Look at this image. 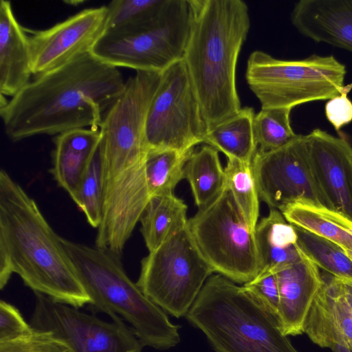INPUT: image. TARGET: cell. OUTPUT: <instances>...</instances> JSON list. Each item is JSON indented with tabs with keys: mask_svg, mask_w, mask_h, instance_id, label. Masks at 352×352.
<instances>
[{
	"mask_svg": "<svg viewBox=\"0 0 352 352\" xmlns=\"http://www.w3.org/2000/svg\"><path fill=\"white\" fill-rule=\"evenodd\" d=\"M330 349L333 351V352H352L348 346L338 344H333Z\"/></svg>",
	"mask_w": 352,
	"mask_h": 352,
	"instance_id": "36",
	"label": "cell"
},
{
	"mask_svg": "<svg viewBox=\"0 0 352 352\" xmlns=\"http://www.w3.org/2000/svg\"><path fill=\"white\" fill-rule=\"evenodd\" d=\"M107 7L84 9L53 26L31 30V69L36 76L89 53L106 30Z\"/></svg>",
	"mask_w": 352,
	"mask_h": 352,
	"instance_id": "13",
	"label": "cell"
},
{
	"mask_svg": "<svg viewBox=\"0 0 352 352\" xmlns=\"http://www.w3.org/2000/svg\"><path fill=\"white\" fill-rule=\"evenodd\" d=\"M184 178L190 186L199 208L212 202L227 187L219 151L207 144L193 150L185 164Z\"/></svg>",
	"mask_w": 352,
	"mask_h": 352,
	"instance_id": "24",
	"label": "cell"
},
{
	"mask_svg": "<svg viewBox=\"0 0 352 352\" xmlns=\"http://www.w3.org/2000/svg\"><path fill=\"white\" fill-rule=\"evenodd\" d=\"M213 273L186 226L142 260L136 283L166 313L180 318L186 316Z\"/></svg>",
	"mask_w": 352,
	"mask_h": 352,
	"instance_id": "9",
	"label": "cell"
},
{
	"mask_svg": "<svg viewBox=\"0 0 352 352\" xmlns=\"http://www.w3.org/2000/svg\"><path fill=\"white\" fill-rule=\"evenodd\" d=\"M118 68L90 52L36 75L0 107L4 131L18 142L37 135H58L98 128L124 90Z\"/></svg>",
	"mask_w": 352,
	"mask_h": 352,
	"instance_id": "1",
	"label": "cell"
},
{
	"mask_svg": "<svg viewBox=\"0 0 352 352\" xmlns=\"http://www.w3.org/2000/svg\"><path fill=\"white\" fill-rule=\"evenodd\" d=\"M322 278L305 321V333L320 347L330 349L338 344L352 351V309L344 298L341 280L330 274Z\"/></svg>",
	"mask_w": 352,
	"mask_h": 352,
	"instance_id": "16",
	"label": "cell"
},
{
	"mask_svg": "<svg viewBox=\"0 0 352 352\" xmlns=\"http://www.w3.org/2000/svg\"><path fill=\"white\" fill-rule=\"evenodd\" d=\"M274 271L278 287L281 330L287 336L300 335L305 333L308 313L323 284L322 276L304 255L299 261Z\"/></svg>",
	"mask_w": 352,
	"mask_h": 352,
	"instance_id": "15",
	"label": "cell"
},
{
	"mask_svg": "<svg viewBox=\"0 0 352 352\" xmlns=\"http://www.w3.org/2000/svg\"><path fill=\"white\" fill-rule=\"evenodd\" d=\"M98 128L69 130L54 140L50 172L57 184L74 199L100 142Z\"/></svg>",
	"mask_w": 352,
	"mask_h": 352,
	"instance_id": "19",
	"label": "cell"
},
{
	"mask_svg": "<svg viewBox=\"0 0 352 352\" xmlns=\"http://www.w3.org/2000/svg\"><path fill=\"white\" fill-rule=\"evenodd\" d=\"M252 107H245L234 116L209 129L204 143L234 159L252 164L258 146L254 132Z\"/></svg>",
	"mask_w": 352,
	"mask_h": 352,
	"instance_id": "22",
	"label": "cell"
},
{
	"mask_svg": "<svg viewBox=\"0 0 352 352\" xmlns=\"http://www.w3.org/2000/svg\"><path fill=\"white\" fill-rule=\"evenodd\" d=\"M102 200V168L98 146L73 199L94 228L98 229L101 223Z\"/></svg>",
	"mask_w": 352,
	"mask_h": 352,
	"instance_id": "29",
	"label": "cell"
},
{
	"mask_svg": "<svg viewBox=\"0 0 352 352\" xmlns=\"http://www.w3.org/2000/svg\"><path fill=\"white\" fill-rule=\"evenodd\" d=\"M35 294L30 324L48 331L63 340L72 352H142L143 344L133 329L114 313L112 322L89 314L78 308Z\"/></svg>",
	"mask_w": 352,
	"mask_h": 352,
	"instance_id": "11",
	"label": "cell"
},
{
	"mask_svg": "<svg viewBox=\"0 0 352 352\" xmlns=\"http://www.w3.org/2000/svg\"><path fill=\"white\" fill-rule=\"evenodd\" d=\"M243 287L278 319L279 293L274 270H261Z\"/></svg>",
	"mask_w": 352,
	"mask_h": 352,
	"instance_id": "32",
	"label": "cell"
},
{
	"mask_svg": "<svg viewBox=\"0 0 352 352\" xmlns=\"http://www.w3.org/2000/svg\"><path fill=\"white\" fill-rule=\"evenodd\" d=\"M324 111L329 122L339 131L352 121V101L344 91L327 101Z\"/></svg>",
	"mask_w": 352,
	"mask_h": 352,
	"instance_id": "34",
	"label": "cell"
},
{
	"mask_svg": "<svg viewBox=\"0 0 352 352\" xmlns=\"http://www.w3.org/2000/svg\"><path fill=\"white\" fill-rule=\"evenodd\" d=\"M294 226L297 245L302 255L331 276L352 282V258L344 249L327 239Z\"/></svg>",
	"mask_w": 352,
	"mask_h": 352,
	"instance_id": "25",
	"label": "cell"
},
{
	"mask_svg": "<svg viewBox=\"0 0 352 352\" xmlns=\"http://www.w3.org/2000/svg\"><path fill=\"white\" fill-rule=\"evenodd\" d=\"M0 352H72L53 333L34 329L21 338L0 343Z\"/></svg>",
	"mask_w": 352,
	"mask_h": 352,
	"instance_id": "31",
	"label": "cell"
},
{
	"mask_svg": "<svg viewBox=\"0 0 352 352\" xmlns=\"http://www.w3.org/2000/svg\"><path fill=\"white\" fill-rule=\"evenodd\" d=\"M309 157L327 208L352 221V146L320 129L307 135Z\"/></svg>",
	"mask_w": 352,
	"mask_h": 352,
	"instance_id": "14",
	"label": "cell"
},
{
	"mask_svg": "<svg viewBox=\"0 0 352 352\" xmlns=\"http://www.w3.org/2000/svg\"><path fill=\"white\" fill-rule=\"evenodd\" d=\"M60 240L91 300L89 305L93 312L118 315L144 346L168 350L179 343V327L130 279L120 258L96 245Z\"/></svg>",
	"mask_w": 352,
	"mask_h": 352,
	"instance_id": "4",
	"label": "cell"
},
{
	"mask_svg": "<svg viewBox=\"0 0 352 352\" xmlns=\"http://www.w3.org/2000/svg\"><path fill=\"white\" fill-rule=\"evenodd\" d=\"M259 197L282 211L300 203L327 208L310 164L307 135L274 151H257L252 162Z\"/></svg>",
	"mask_w": 352,
	"mask_h": 352,
	"instance_id": "12",
	"label": "cell"
},
{
	"mask_svg": "<svg viewBox=\"0 0 352 352\" xmlns=\"http://www.w3.org/2000/svg\"><path fill=\"white\" fill-rule=\"evenodd\" d=\"M208 129L186 65L182 60L162 73L146 119L149 151L182 153L204 143Z\"/></svg>",
	"mask_w": 352,
	"mask_h": 352,
	"instance_id": "10",
	"label": "cell"
},
{
	"mask_svg": "<svg viewBox=\"0 0 352 352\" xmlns=\"http://www.w3.org/2000/svg\"><path fill=\"white\" fill-rule=\"evenodd\" d=\"M291 224L352 250V221L325 207L296 203L280 212Z\"/></svg>",
	"mask_w": 352,
	"mask_h": 352,
	"instance_id": "23",
	"label": "cell"
},
{
	"mask_svg": "<svg viewBox=\"0 0 352 352\" xmlns=\"http://www.w3.org/2000/svg\"><path fill=\"white\" fill-rule=\"evenodd\" d=\"M192 19L183 60L208 129L242 108L236 67L250 28L242 0H189Z\"/></svg>",
	"mask_w": 352,
	"mask_h": 352,
	"instance_id": "3",
	"label": "cell"
},
{
	"mask_svg": "<svg viewBox=\"0 0 352 352\" xmlns=\"http://www.w3.org/2000/svg\"><path fill=\"white\" fill-rule=\"evenodd\" d=\"M191 19L189 0H166L149 19L106 30L90 53L117 68L162 73L183 59Z\"/></svg>",
	"mask_w": 352,
	"mask_h": 352,
	"instance_id": "6",
	"label": "cell"
},
{
	"mask_svg": "<svg viewBox=\"0 0 352 352\" xmlns=\"http://www.w3.org/2000/svg\"><path fill=\"white\" fill-rule=\"evenodd\" d=\"M58 235L34 201L0 171V289L17 274L34 293L76 308L91 300Z\"/></svg>",
	"mask_w": 352,
	"mask_h": 352,
	"instance_id": "2",
	"label": "cell"
},
{
	"mask_svg": "<svg viewBox=\"0 0 352 352\" xmlns=\"http://www.w3.org/2000/svg\"><path fill=\"white\" fill-rule=\"evenodd\" d=\"M292 109H261L254 118V132L258 150L267 152L279 148L296 138L292 127Z\"/></svg>",
	"mask_w": 352,
	"mask_h": 352,
	"instance_id": "28",
	"label": "cell"
},
{
	"mask_svg": "<svg viewBox=\"0 0 352 352\" xmlns=\"http://www.w3.org/2000/svg\"><path fill=\"white\" fill-rule=\"evenodd\" d=\"M290 18L304 36L352 52V0H300Z\"/></svg>",
	"mask_w": 352,
	"mask_h": 352,
	"instance_id": "17",
	"label": "cell"
},
{
	"mask_svg": "<svg viewBox=\"0 0 352 352\" xmlns=\"http://www.w3.org/2000/svg\"><path fill=\"white\" fill-rule=\"evenodd\" d=\"M187 228L214 272L234 283H245L261 271L254 232L248 226L228 187L188 219Z\"/></svg>",
	"mask_w": 352,
	"mask_h": 352,
	"instance_id": "8",
	"label": "cell"
},
{
	"mask_svg": "<svg viewBox=\"0 0 352 352\" xmlns=\"http://www.w3.org/2000/svg\"><path fill=\"white\" fill-rule=\"evenodd\" d=\"M186 317L216 352H299L275 316L219 274L208 278Z\"/></svg>",
	"mask_w": 352,
	"mask_h": 352,
	"instance_id": "5",
	"label": "cell"
},
{
	"mask_svg": "<svg viewBox=\"0 0 352 352\" xmlns=\"http://www.w3.org/2000/svg\"><path fill=\"white\" fill-rule=\"evenodd\" d=\"M227 187L249 228L254 232L259 215V195L252 164L227 159Z\"/></svg>",
	"mask_w": 352,
	"mask_h": 352,
	"instance_id": "27",
	"label": "cell"
},
{
	"mask_svg": "<svg viewBox=\"0 0 352 352\" xmlns=\"http://www.w3.org/2000/svg\"><path fill=\"white\" fill-rule=\"evenodd\" d=\"M166 0H114L107 7L106 30L140 23L155 16Z\"/></svg>",
	"mask_w": 352,
	"mask_h": 352,
	"instance_id": "30",
	"label": "cell"
},
{
	"mask_svg": "<svg viewBox=\"0 0 352 352\" xmlns=\"http://www.w3.org/2000/svg\"><path fill=\"white\" fill-rule=\"evenodd\" d=\"M32 74L29 36L16 18L10 1H0V94L11 98Z\"/></svg>",
	"mask_w": 352,
	"mask_h": 352,
	"instance_id": "18",
	"label": "cell"
},
{
	"mask_svg": "<svg viewBox=\"0 0 352 352\" xmlns=\"http://www.w3.org/2000/svg\"><path fill=\"white\" fill-rule=\"evenodd\" d=\"M33 330L17 308L4 300L0 301V343L21 338Z\"/></svg>",
	"mask_w": 352,
	"mask_h": 352,
	"instance_id": "33",
	"label": "cell"
},
{
	"mask_svg": "<svg viewBox=\"0 0 352 352\" xmlns=\"http://www.w3.org/2000/svg\"><path fill=\"white\" fill-rule=\"evenodd\" d=\"M254 235L261 270H276L302 258L294 226L276 209L270 208L268 215L257 223Z\"/></svg>",
	"mask_w": 352,
	"mask_h": 352,
	"instance_id": "20",
	"label": "cell"
},
{
	"mask_svg": "<svg viewBox=\"0 0 352 352\" xmlns=\"http://www.w3.org/2000/svg\"><path fill=\"white\" fill-rule=\"evenodd\" d=\"M186 212L187 205L173 192L151 197L140 219L149 252L186 227Z\"/></svg>",
	"mask_w": 352,
	"mask_h": 352,
	"instance_id": "21",
	"label": "cell"
},
{
	"mask_svg": "<svg viewBox=\"0 0 352 352\" xmlns=\"http://www.w3.org/2000/svg\"><path fill=\"white\" fill-rule=\"evenodd\" d=\"M346 74L345 65L333 56L282 60L255 50L248 59L245 79L261 109H292L342 94Z\"/></svg>",
	"mask_w": 352,
	"mask_h": 352,
	"instance_id": "7",
	"label": "cell"
},
{
	"mask_svg": "<svg viewBox=\"0 0 352 352\" xmlns=\"http://www.w3.org/2000/svg\"><path fill=\"white\" fill-rule=\"evenodd\" d=\"M340 280L344 298L352 309V282Z\"/></svg>",
	"mask_w": 352,
	"mask_h": 352,
	"instance_id": "35",
	"label": "cell"
},
{
	"mask_svg": "<svg viewBox=\"0 0 352 352\" xmlns=\"http://www.w3.org/2000/svg\"><path fill=\"white\" fill-rule=\"evenodd\" d=\"M349 256L352 258V250H346Z\"/></svg>",
	"mask_w": 352,
	"mask_h": 352,
	"instance_id": "37",
	"label": "cell"
},
{
	"mask_svg": "<svg viewBox=\"0 0 352 352\" xmlns=\"http://www.w3.org/2000/svg\"><path fill=\"white\" fill-rule=\"evenodd\" d=\"M192 151L163 149L148 152L145 174L150 197L173 192L177 184L184 178L185 164Z\"/></svg>",
	"mask_w": 352,
	"mask_h": 352,
	"instance_id": "26",
	"label": "cell"
}]
</instances>
